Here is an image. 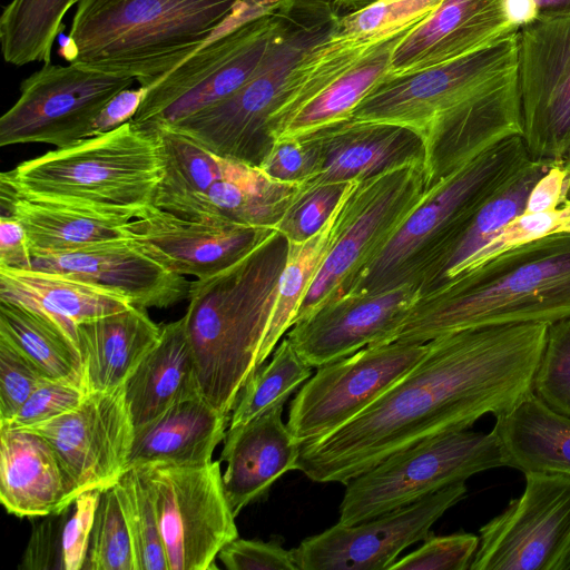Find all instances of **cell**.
<instances>
[{
  "instance_id": "cell-45",
  "label": "cell",
  "mask_w": 570,
  "mask_h": 570,
  "mask_svg": "<svg viewBox=\"0 0 570 570\" xmlns=\"http://www.w3.org/2000/svg\"><path fill=\"white\" fill-rule=\"evenodd\" d=\"M532 391L551 409L570 416V316L549 324Z\"/></svg>"
},
{
  "instance_id": "cell-62",
  "label": "cell",
  "mask_w": 570,
  "mask_h": 570,
  "mask_svg": "<svg viewBox=\"0 0 570 570\" xmlns=\"http://www.w3.org/2000/svg\"><path fill=\"white\" fill-rule=\"evenodd\" d=\"M562 163L568 169L569 178H570V151L567 154V156L563 158Z\"/></svg>"
},
{
  "instance_id": "cell-7",
  "label": "cell",
  "mask_w": 570,
  "mask_h": 570,
  "mask_svg": "<svg viewBox=\"0 0 570 570\" xmlns=\"http://www.w3.org/2000/svg\"><path fill=\"white\" fill-rule=\"evenodd\" d=\"M285 8L283 29L252 77L228 98L170 126L222 158L259 167L274 144L269 120L295 68L341 16L328 0H285Z\"/></svg>"
},
{
  "instance_id": "cell-33",
  "label": "cell",
  "mask_w": 570,
  "mask_h": 570,
  "mask_svg": "<svg viewBox=\"0 0 570 570\" xmlns=\"http://www.w3.org/2000/svg\"><path fill=\"white\" fill-rule=\"evenodd\" d=\"M493 431L504 466L570 476V416L551 409L533 392L497 416Z\"/></svg>"
},
{
  "instance_id": "cell-52",
  "label": "cell",
  "mask_w": 570,
  "mask_h": 570,
  "mask_svg": "<svg viewBox=\"0 0 570 570\" xmlns=\"http://www.w3.org/2000/svg\"><path fill=\"white\" fill-rule=\"evenodd\" d=\"M228 570H298L292 550L279 543L236 538L218 553Z\"/></svg>"
},
{
  "instance_id": "cell-15",
  "label": "cell",
  "mask_w": 570,
  "mask_h": 570,
  "mask_svg": "<svg viewBox=\"0 0 570 570\" xmlns=\"http://www.w3.org/2000/svg\"><path fill=\"white\" fill-rule=\"evenodd\" d=\"M522 494L479 530L470 570H556L570 546V476L524 473Z\"/></svg>"
},
{
  "instance_id": "cell-41",
  "label": "cell",
  "mask_w": 570,
  "mask_h": 570,
  "mask_svg": "<svg viewBox=\"0 0 570 570\" xmlns=\"http://www.w3.org/2000/svg\"><path fill=\"white\" fill-rule=\"evenodd\" d=\"M112 488L129 531L136 570H168L156 509L139 468L128 469Z\"/></svg>"
},
{
  "instance_id": "cell-46",
  "label": "cell",
  "mask_w": 570,
  "mask_h": 570,
  "mask_svg": "<svg viewBox=\"0 0 570 570\" xmlns=\"http://www.w3.org/2000/svg\"><path fill=\"white\" fill-rule=\"evenodd\" d=\"M323 164L322 146L315 132L275 140L259 168L271 178L289 184L313 180Z\"/></svg>"
},
{
  "instance_id": "cell-24",
  "label": "cell",
  "mask_w": 570,
  "mask_h": 570,
  "mask_svg": "<svg viewBox=\"0 0 570 570\" xmlns=\"http://www.w3.org/2000/svg\"><path fill=\"white\" fill-rule=\"evenodd\" d=\"M286 401L226 431L220 454L227 463L223 484L235 517L249 503L265 498L283 474L297 470L303 444L283 422Z\"/></svg>"
},
{
  "instance_id": "cell-57",
  "label": "cell",
  "mask_w": 570,
  "mask_h": 570,
  "mask_svg": "<svg viewBox=\"0 0 570 570\" xmlns=\"http://www.w3.org/2000/svg\"><path fill=\"white\" fill-rule=\"evenodd\" d=\"M504 17L511 26L520 29L540 18L537 0H500Z\"/></svg>"
},
{
  "instance_id": "cell-39",
  "label": "cell",
  "mask_w": 570,
  "mask_h": 570,
  "mask_svg": "<svg viewBox=\"0 0 570 570\" xmlns=\"http://www.w3.org/2000/svg\"><path fill=\"white\" fill-rule=\"evenodd\" d=\"M79 0H11L0 17L1 51L7 62L49 63L62 19Z\"/></svg>"
},
{
  "instance_id": "cell-1",
  "label": "cell",
  "mask_w": 570,
  "mask_h": 570,
  "mask_svg": "<svg viewBox=\"0 0 570 570\" xmlns=\"http://www.w3.org/2000/svg\"><path fill=\"white\" fill-rule=\"evenodd\" d=\"M548 326H482L429 341L424 356L357 416L304 443L297 470L346 484L397 451L507 413L533 392Z\"/></svg>"
},
{
  "instance_id": "cell-35",
  "label": "cell",
  "mask_w": 570,
  "mask_h": 570,
  "mask_svg": "<svg viewBox=\"0 0 570 570\" xmlns=\"http://www.w3.org/2000/svg\"><path fill=\"white\" fill-rule=\"evenodd\" d=\"M357 181H351L334 213L315 235L304 242H288L276 301L257 356L256 368L266 362L282 336L292 327L307 291L344 227L350 196Z\"/></svg>"
},
{
  "instance_id": "cell-13",
  "label": "cell",
  "mask_w": 570,
  "mask_h": 570,
  "mask_svg": "<svg viewBox=\"0 0 570 570\" xmlns=\"http://www.w3.org/2000/svg\"><path fill=\"white\" fill-rule=\"evenodd\" d=\"M428 350L429 343L395 341L316 367L291 402L289 431L304 444L337 430L400 381Z\"/></svg>"
},
{
  "instance_id": "cell-29",
  "label": "cell",
  "mask_w": 570,
  "mask_h": 570,
  "mask_svg": "<svg viewBox=\"0 0 570 570\" xmlns=\"http://www.w3.org/2000/svg\"><path fill=\"white\" fill-rule=\"evenodd\" d=\"M1 216L24 228L33 257L73 250L95 243L127 238V217L67 204L29 198L0 177Z\"/></svg>"
},
{
  "instance_id": "cell-4",
  "label": "cell",
  "mask_w": 570,
  "mask_h": 570,
  "mask_svg": "<svg viewBox=\"0 0 570 570\" xmlns=\"http://www.w3.org/2000/svg\"><path fill=\"white\" fill-rule=\"evenodd\" d=\"M244 0H79L59 55L150 87L197 52Z\"/></svg>"
},
{
  "instance_id": "cell-53",
  "label": "cell",
  "mask_w": 570,
  "mask_h": 570,
  "mask_svg": "<svg viewBox=\"0 0 570 570\" xmlns=\"http://www.w3.org/2000/svg\"><path fill=\"white\" fill-rule=\"evenodd\" d=\"M570 205V178L562 161L553 164L531 189L524 214L551 212Z\"/></svg>"
},
{
  "instance_id": "cell-17",
  "label": "cell",
  "mask_w": 570,
  "mask_h": 570,
  "mask_svg": "<svg viewBox=\"0 0 570 570\" xmlns=\"http://www.w3.org/2000/svg\"><path fill=\"white\" fill-rule=\"evenodd\" d=\"M466 491L465 482H458L360 523L337 522L292 549L298 570H390Z\"/></svg>"
},
{
  "instance_id": "cell-56",
  "label": "cell",
  "mask_w": 570,
  "mask_h": 570,
  "mask_svg": "<svg viewBox=\"0 0 570 570\" xmlns=\"http://www.w3.org/2000/svg\"><path fill=\"white\" fill-rule=\"evenodd\" d=\"M56 517L53 515V519H48L33 528L22 560L24 569L55 568L52 560L57 561L61 569V547L57 537Z\"/></svg>"
},
{
  "instance_id": "cell-16",
  "label": "cell",
  "mask_w": 570,
  "mask_h": 570,
  "mask_svg": "<svg viewBox=\"0 0 570 570\" xmlns=\"http://www.w3.org/2000/svg\"><path fill=\"white\" fill-rule=\"evenodd\" d=\"M517 73L529 156L562 161L570 151V14L519 29Z\"/></svg>"
},
{
  "instance_id": "cell-5",
  "label": "cell",
  "mask_w": 570,
  "mask_h": 570,
  "mask_svg": "<svg viewBox=\"0 0 570 570\" xmlns=\"http://www.w3.org/2000/svg\"><path fill=\"white\" fill-rule=\"evenodd\" d=\"M21 195L137 218L163 177L155 130L131 121L26 160L0 175Z\"/></svg>"
},
{
  "instance_id": "cell-51",
  "label": "cell",
  "mask_w": 570,
  "mask_h": 570,
  "mask_svg": "<svg viewBox=\"0 0 570 570\" xmlns=\"http://www.w3.org/2000/svg\"><path fill=\"white\" fill-rule=\"evenodd\" d=\"M101 491L82 492L72 503V512L61 529V569L63 570H82L83 568Z\"/></svg>"
},
{
  "instance_id": "cell-61",
  "label": "cell",
  "mask_w": 570,
  "mask_h": 570,
  "mask_svg": "<svg viewBox=\"0 0 570 570\" xmlns=\"http://www.w3.org/2000/svg\"><path fill=\"white\" fill-rule=\"evenodd\" d=\"M563 232H566V233L570 232V219H568L567 222H564V223H563V224L558 228V230H557L556 233H563Z\"/></svg>"
},
{
  "instance_id": "cell-47",
  "label": "cell",
  "mask_w": 570,
  "mask_h": 570,
  "mask_svg": "<svg viewBox=\"0 0 570 570\" xmlns=\"http://www.w3.org/2000/svg\"><path fill=\"white\" fill-rule=\"evenodd\" d=\"M479 542L478 535L468 532L430 534L420 548L396 560L390 570H466Z\"/></svg>"
},
{
  "instance_id": "cell-9",
  "label": "cell",
  "mask_w": 570,
  "mask_h": 570,
  "mask_svg": "<svg viewBox=\"0 0 570 570\" xmlns=\"http://www.w3.org/2000/svg\"><path fill=\"white\" fill-rule=\"evenodd\" d=\"M275 10L234 27L225 22L197 52L158 78L131 122L173 125L235 94L266 57L285 21Z\"/></svg>"
},
{
  "instance_id": "cell-54",
  "label": "cell",
  "mask_w": 570,
  "mask_h": 570,
  "mask_svg": "<svg viewBox=\"0 0 570 570\" xmlns=\"http://www.w3.org/2000/svg\"><path fill=\"white\" fill-rule=\"evenodd\" d=\"M148 88L139 86L136 89H124L116 94L100 110L89 128V137L115 130L136 116Z\"/></svg>"
},
{
  "instance_id": "cell-26",
  "label": "cell",
  "mask_w": 570,
  "mask_h": 570,
  "mask_svg": "<svg viewBox=\"0 0 570 570\" xmlns=\"http://www.w3.org/2000/svg\"><path fill=\"white\" fill-rule=\"evenodd\" d=\"M315 134L323 164L311 181L364 180L397 166L426 160L422 136L397 124L347 118Z\"/></svg>"
},
{
  "instance_id": "cell-27",
  "label": "cell",
  "mask_w": 570,
  "mask_h": 570,
  "mask_svg": "<svg viewBox=\"0 0 570 570\" xmlns=\"http://www.w3.org/2000/svg\"><path fill=\"white\" fill-rule=\"evenodd\" d=\"M229 417L202 395L175 403L135 429L128 469L145 464L203 465L212 462L216 446L224 441Z\"/></svg>"
},
{
  "instance_id": "cell-36",
  "label": "cell",
  "mask_w": 570,
  "mask_h": 570,
  "mask_svg": "<svg viewBox=\"0 0 570 570\" xmlns=\"http://www.w3.org/2000/svg\"><path fill=\"white\" fill-rule=\"evenodd\" d=\"M553 164L556 163L531 159L499 193L492 196L441 256L423 293L451 278L505 225L523 214L531 189Z\"/></svg>"
},
{
  "instance_id": "cell-2",
  "label": "cell",
  "mask_w": 570,
  "mask_h": 570,
  "mask_svg": "<svg viewBox=\"0 0 570 570\" xmlns=\"http://www.w3.org/2000/svg\"><path fill=\"white\" fill-rule=\"evenodd\" d=\"M570 316V232L517 245L421 295L393 342Z\"/></svg>"
},
{
  "instance_id": "cell-12",
  "label": "cell",
  "mask_w": 570,
  "mask_h": 570,
  "mask_svg": "<svg viewBox=\"0 0 570 570\" xmlns=\"http://www.w3.org/2000/svg\"><path fill=\"white\" fill-rule=\"evenodd\" d=\"M518 31L448 62L385 77L351 118L409 127L422 136L426 146L434 127L450 111L487 82L517 67Z\"/></svg>"
},
{
  "instance_id": "cell-31",
  "label": "cell",
  "mask_w": 570,
  "mask_h": 570,
  "mask_svg": "<svg viewBox=\"0 0 570 570\" xmlns=\"http://www.w3.org/2000/svg\"><path fill=\"white\" fill-rule=\"evenodd\" d=\"M135 429L177 402L202 395L184 316L161 325L158 341L124 385Z\"/></svg>"
},
{
  "instance_id": "cell-32",
  "label": "cell",
  "mask_w": 570,
  "mask_h": 570,
  "mask_svg": "<svg viewBox=\"0 0 570 570\" xmlns=\"http://www.w3.org/2000/svg\"><path fill=\"white\" fill-rule=\"evenodd\" d=\"M303 184L275 180L259 167L230 159L225 178L173 215L274 228ZM171 214V213H170Z\"/></svg>"
},
{
  "instance_id": "cell-14",
  "label": "cell",
  "mask_w": 570,
  "mask_h": 570,
  "mask_svg": "<svg viewBox=\"0 0 570 570\" xmlns=\"http://www.w3.org/2000/svg\"><path fill=\"white\" fill-rule=\"evenodd\" d=\"M134 80L45 63L20 83L18 100L0 118V146L43 142L62 148L86 139L104 106Z\"/></svg>"
},
{
  "instance_id": "cell-42",
  "label": "cell",
  "mask_w": 570,
  "mask_h": 570,
  "mask_svg": "<svg viewBox=\"0 0 570 570\" xmlns=\"http://www.w3.org/2000/svg\"><path fill=\"white\" fill-rule=\"evenodd\" d=\"M442 0H379L358 11L341 14L332 37L376 45L410 30Z\"/></svg>"
},
{
  "instance_id": "cell-3",
  "label": "cell",
  "mask_w": 570,
  "mask_h": 570,
  "mask_svg": "<svg viewBox=\"0 0 570 570\" xmlns=\"http://www.w3.org/2000/svg\"><path fill=\"white\" fill-rule=\"evenodd\" d=\"M288 242L276 229L247 255L190 282L184 315L202 396L229 414L266 335Z\"/></svg>"
},
{
  "instance_id": "cell-6",
  "label": "cell",
  "mask_w": 570,
  "mask_h": 570,
  "mask_svg": "<svg viewBox=\"0 0 570 570\" xmlns=\"http://www.w3.org/2000/svg\"><path fill=\"white\" fill-rule=\"evenodd\" d=\"M530 160L522 136H512L429 185L402 225L343 294L377 291L401 282H415L423 293L454 238Z\"/></svg>"
},
{
  "instance_id": "cell-37",
  "label": "cell",
  "mask_w": 570,
  "mask_h": 570,
  "mask_svg": "<svg viewBox=\"0 0 570 570\" xmlns=\"http://www.w3.org/2000/svg\"><path fill=\"white\" fill-rule=\"evenodd\" d=\"M142 128L155 130L163 158V177L154 207L173 214L226 177L230 159L215 155L173 126Z\"/></svg>"
},
{
  "instance_id": "cell-59",
  "label": "cell",
  "mask_w": 570,
  "mask_h": 570,
  "mask_svg": "<svg viewBox=\"0 0 570 570\" xmlns=\"http://www.w3.org/2000/svg\"><path fill=\"white\" fill-rule=\"evenodd\" d=\"M334 8L340 12L341 10L345 13L358 11L379 0H328ZM344 13V14H345Z\"/></svg>"
},
{
  "instance_id": "cell-28",
  "label": "cell",
  "mask_w": 570,
  "mask_h": 570,
  "mask_svg": "<svg viewBox=\"0 0 570 570\" xmlns=\"http://www.w3.org/2000/svg\"><path fill=\"white\" fill-rule=\"evenodd\" d=\"M0 301L18 303L35 311L55 324L77 346L78 324L131 306L126 297L112 291L33 268L0 267Z\"/></svg>"
},
{
  "instance_id": "cell-20",
  "label": "cell",
  "mask_w": 570,
  "mask_h": 570,
  "mask_svg": "<svg viewBox=\"0 0 570 570\" xmlns=\"http://www.w3.org/2000/svg\"><path fill=\"white\" fill-rule=\"evenodd\" d=\"M274 230L230 220L185 219L154 206L126 225L127 235L145 254L197 279L229 267Z\"/></svg>"
},
{
  "instance_id": "cell-8",
  "label": "cell",
  "mask_w": 570,
  "mask_h": 570,
  "mask_svg": "<svg viewBox=\"0 0 570 570\" xmlns=\"http://www.w3.org/2000/svg\"><path fill=\"white\" fill-rule=\"evenodd\" d=\"M500 466L504 463L493 430L468 429L425 439L351 479L338 522L360 523Z\"/></svg>"
},
{
  "instance_id": "cell-58",
  "label": "cell",
  "mask_w": 570,
  "mask_h": 570,
  "mask_svg": "<svg viewBox=\"0 0 570 570\" xmlns=\"http://www.w3.org/2000/svg\"><path fill=\"white\" fill-rule=\"evenodd\" d=\"M540 18H553L570 14V0H537Z\"/></svg>"
},
{
  "instance_id": "cell-10",
  "label": "cell",
  "mask_w": 570,
  "mask_h": 570,
  "mask_svg": "<svg viewBox=\"0 0 570 570\" xmlns=\"http://www.w3.org/2000/svg\"><path fill=\"white\" fill-rule=\"evenodd\" d=\"M426 187L424 163L405 164L357 181L350 196L344 227L307 291L293 325L343 294L402 225Z\"/></svg>"
},
{
  "instance_id": "cell-40",
  "label": "cell",
  "mask_w": 570,
  "mask_h": 570,
  "mask_svg": "<svg viewBox=\"0 0 570 570\" xmlns=\"http://www.w3.org/2000/svg\"><path fill=\"white\" fill-rule=\"evenodd\" d=\"M312 366L285 337L248 377L230 412L228 429L245 424L288 396L312 376Z\"/></svg>"
},
{
  "instance_id": "cell-49",
  "label": "cell",
  "mask_w": 570,
  "mask_h": 570,
  "mask_svg": "<svg viewBox=\"0 0 570 570\" xmlns=\"http://www.w3.org/2000/svg\"><path fill=\"white\" fill-rule=\"evenodd\" d=\"M48 380L18 348L0 337V425L9 422Z\"/></svg>"
},
{
  "instance_id": "cell-11",
  "label": "cell",
  "mask_w": 570,
  "mask_h": 570,
  "mask_svg": "<svg viewBox=\"0 0 570 570\" xmlns=\"http://www.w3.org/2000/svg\"><path fill=\"white\" fill-rule=\"evenodd\" d=\"M137 468L154 501L168 570L217 569L218 553L238 537L219 461Z\"/></svg>"
},
{
  "instance_id": "cell-21",
  "label": "cell",
  "mask_w": 570,
  "mask_h": 570,
  "mask_svg": "<svg viewBox=\"0 0 570 570\" xmlns=\"http://www.w3.org/2000/svg\"><path fill=\"white\" fill-rule=\"evenodd\" d=\"M32 268L62 274L126 297L142 308H166L188 298L190 282L147 254L129 237L32 258Z\"/></svg>"
},
{
  "instance_id": "cell-60",
  "label": "cell",
  "mask_w": 570,
  "mask_h": 570,
  "mask_svg": "<svg viewBox=\"0 0 570 570\" xmlns=\"http://www.w3.org/2000/svg\"><path fill=\"white\" fill-rule=\"evenodd\" d=\"M556 570H570V546L557 564Z\"/></svg>"
},
{
  "instance_id": "cell-22",
  "label": "cell",
  "mask_w": 570,
  "mask_h": 570,
  "mask_svg": "<svg viewBox=\"0 0 570 570\" xmlns=\"http://www.w3.org/2000/svg\"><path fill=\"white\" fill-rule=\"evenodd\" d=\"M512 136H522L517 67L487 82L434 127L426 140L428 186Z\"/></svg>"
},
{
  "instance_id": "cell-30",
  "label": "cell",
  "mask_w": 570,
  "mask_h": 570,
  "mask_svg": "<svg viewBox=\"0 0 570 570\" xmlns=\"http://www.w3.org/2000/svg\"><path fill=\"white\" fill-rule=\"evenodd\" d=\"M161 326L146 308L131 305L77 325L83 383L89 393L111 392L125 385L159 338Z\"/></svg>"
},
{
  "instance_id": "cell-43",
  "label": "cell",
  "mask_w": 570,
  "mask_h": 570,
  "mask_svg": "<svg viewBox=\"0 0 570 570\" xmlns=\"http://www.w3.org/2000/svg\"><path fill=\"white\" fill-rule=\"evenodd\" d=\"M83 569L136 570L129 531L112 487L100 493Z\"/></svg>"
},
{
  "instance_id": "cell-23",
  "label": "cell",
  "mask_w": 570,
  "mask_h": 570,
  "mask_svg": "<svg viewBox=\"0 0 570 570\" xmlns=\"http://www.w3.org/2000/svg\"><path fill=\"white\" fill-rule=\"evenodd\" d=\"M518 30L504 17L500 0H442L395 46L386 77L448 62Z\"/></svg>"
},
{
  "instance_id": "cell-50",
  "label": "cell",
  "mask_w": 570,
  "mask_h": 570,
  "mask_svg": "<svg viewBox=\"0 0 570 570\" xmlns=\"http://www.w3.org/2000/svg\"><path fill=\"white\" fill-rule=\"evenodd\" d=\"M88 394L85 385L48 380L0 428L23 430L46 423L77 409Z\"/></svg>"
},
{
  "instance_id": "cell-18",
  "label": "cell",
  "mask_w": 570,
  "mask_h": 570,
  "mask_svg": "<svg viewBox=\"0 0 570 570\" xmlns=\"http://www.w3.org/2000/svg\"><path fill=\"white\" fill-rule=\"evenodd\" d=\"M23 430L52 446L80 494L114 487L128 470L135 426L124 386L89 393L73 411Z\"/></svg>"
},
{
  "instance_id": "cell-34",
  "label": "cell",
  "mask_w": 570,
  "mask_h": 570,
  "mask_svg": "<svg viewBox=\"0 0 570 570\" xmlns=\"http://www.w3.org/2000/svg\"><path fill=\"white\" fill-rule=\"evenodd\" d=\"M407 31L374 46L327 87L273 125L272 139L302 137L351 118L358 104L386 77L393 50Z\"/></svg>"
},
{
  "instance_id": "cell-48",
  "label": "cell",
  "mask_w": 570,
  "mask_h": 570,
  "mask_svg": "<svg viewBox=\"0 0 570 570\" xmlns=\"http://www.w3.org/2000/svg\"><path fill=\"white\" fill-rule=\"evenodd\" d=\"M568 219H570V205L546 213H523L505 225L492 240L464 263L453 276L469 272L517 245L556 233Z\"/></svg>"
},
{
  "instance_id": "cell-55",
  "label": "cell",
  "mask_w": 570,
  "mask_h": 570,
  "mask_svg": "<svg viewBox=\"0 0 570 570\" xmlns=\"http://www.w3.org/2000/svg\"><path fill=\"white\" fill-rule=\"evenodd\" d=\"M0 267L32 269V255L26 230L11 216H0Z\"/></svg>"
},
{
  "instance_id": "cell-25",
  "label": "cell",
  "mask_w": 570,
  "mask_h": 570,
  "mask_svg": "<svg viewBox=\"0 0 570 570\" xmlns=\"http://www.w3.org/2000/svg\"><path fill=\"white\" fill-rule=\"evenodd\" d=\"M79 494L42 436L0 428V501L8 513L29 519L60 515Z\"/></svg>"
},
{
  "instance_id": "cell-38",
  "label": "cell",
  "mask_w": 570,
  "mask_h": 570,
  "mask_svg": "<svg viewBox=\"0 0 570 570\" xmlns=\"http://www.w3.org/2000/svg\"><path fill=\"white\" fill-rule=\"evenodd\" d=\"M0 337L18 348L49 380L85 385L78 346L35 311L0 301Z\"/></svg>"
},
{
  "instance_id": "cell-44",
  "label": "cell",
  "mask_w": 570,
  "mask_h": 570,
  "mask_svg": "<svg viewBox=\"0 0 570 570\" xmlns=\"http://www.w3.org/2000/svg\"><path fill=\"white\" fill-rule=\"evenodd\" d=\"M350 183L309 181L301 186L275 226L287 242H304L330 219Z\"/></svg>"
},
{
  "instance_id": "cell-19",
  "label": "cell",
  "mask_w": 570,
  "mask_h": 570,
  "mask_svg": "<svg viewBox=\"0 0 570 570\" xmlns=\"http://www.w3.org/2000/svg\"><path fill=\"white\" fill-rule=\"evenodd\" d=\"M421 295L415 282L348 292L295 323L286 337L312 367H318L363 347L392 343Z\"/></svg>"
}]
</instances>
